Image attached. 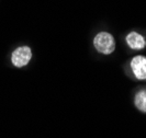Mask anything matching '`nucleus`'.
Returning <instances> with one entry per match:
<instances>
[{
	"label": "nucleus",
	"instance_id": "5",
	"mask_svg": "<svg viewBox=\"0 0 146 138\" xmlns=\"http://www.w3.org/2000/svg\"><path fill=\"white\" fill-rule=\"evenodd\" d=\"M135 106L141 111L146 113V90H142L135 96Z\"/></svg>",
	"mask_w": 146,
	"mask_h": 138
},
{
	"label": "nucleus",
	"instance_id": "2",
	"mask_svg": "<svg viewBox=\"0 0 146 138\" xmlns=\"http://www.w3.org/2000/svg\"><path fill=\"white\" fill-rule=\"evenodd\" d=\"M32 57V52L28 46H22L17 48L12 54V64L15 67H23L28 65L30 59Z\"/></svg>",
	"mask_w": 146,
	"mask_h": 138
},
{
	"label": "nucleus",
	"instance_id": "1",
	"mask_svg": "<svg viewBox=\"0 0 146 138\" xmlns=\"http://www.w3.org/2000/svg\"><path fill=\"white\" fill-rule=\"evenodd\" d=\"M94 45H95L97 51L104 55H109L115 50L114 38L111 34L107 33V32L99 33L94 40Z\"/></svg>",
	"mask_w": 146,
	"mask_h": 138
},
{
	"label": "nucleus",
	"instance_id": "4",
	"mask_svg": "<svg viewBox=\"0 0 146 138\" xmlns=\"http://www.w3.org/2000/svg\"><path fill=\"white\" fill-rule=\"evenodd\" d=\"M126 42L133 50H143L146 46L145 38L136 32H132L126 36Z\"/></svg>",
	"mask_w": 146,
	"mask_h": 138
},
{
	"label": "nucleus",
	"instance_id": "3",
	"mask_svg": "<svg viewBox=\"0 0 146 138\" xmlns=\"http://www.w3.org/2000/svg\"><path fill=\"white\" fill-rule=\"evenodd\" d=\"M131 68L139 80L146 79V57L135 56L131 61Z\"/></svg>",
	"mask_w": 146,
	"mask_h": 138
}]
</instances>
